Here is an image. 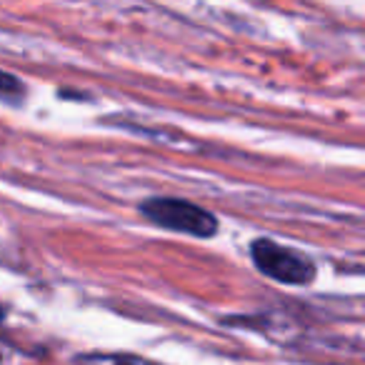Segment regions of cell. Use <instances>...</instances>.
Segmentation results:
<instances>
[{
    "label": "cell",
    "instance_id": "3957f363",
    "mask_svg": "<svg viewBox=\"0 0 365 365\" xmlns=\"http://www.w3.org/2000/svg\"><path fill=\"white\" fill-rule=\"evenodd\" d=\"M78 365H155L145 358L125 353H110V355H83L78 358Z\"/></svg>",
    "mask_w": 365,
    "mask_h": 365
},
{
    "label": "cell",
    "instance_id": "7a4b0ae2",
    "mask_svg": "<svg viewBox=\"0 0 365 365\" xmlns=\"http://www.w3.org/2000/svg\"><path fill=\"white\" fill-rule=\"evenodd\" d=\"M250 255L260 273L285 285H308L315 278V265L298 250H290L275 240L260 238L250 245Z\"/></svg>",
    "mask_w": 365,
    "mask_h": 365
},
{
    "label": "cell",
    "instance_id": "6da1fadb",
    "mask_svg": "<svg viewBox=\"0 0 365 365\" xmlns=\"http://www.w3.org/2000/svg\"><path fill=\"white\" fill-rule=\"evenodd\" d=\"M140 213L160 228L190 233L195 238H213L218 233V218L210 210L180 198H148Z\"/></svg>",
    "mask_w": 365,
    "mask_h": 365
},
{
    "label": "cell",
    "instance_id": "277c9868",
    "mask_svg": "<svg viewBox=\"0 0 365 365\" xmlns=\"http://www.w3.org/2000/svg\"><path fill=\"white\" fill-rule=\"evenodd\" d=\"M21 93H23V83L16 76H11V73L0 71V96L11 98V96H21Z\"/></svg>",
    "mask_w": 365,
    "mask_h": 365
},
{
    "label": "cell",
    "instance_id": "5b68a950",
    "mask_svg": "<svg viewBox=\"0 0 365 365\" xmlns=\"http://www.w3.org/2000/svg\"><path fill=\"white\" fill-rule=\"evenodd\" d=\"M0 318H3V308H0Z\"/></svg>",
    "mask_w": 365,
    "mask_h": 365
}]
</instances>
